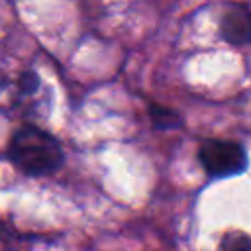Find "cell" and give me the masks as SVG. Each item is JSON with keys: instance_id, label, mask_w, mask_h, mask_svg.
<instances>
[{"instance_id": "6da1fadb", "label": "cell", "mask_w": 251, "mask_h": 251, "mask_svg": "<svg viewBox=\"0 0 251 251\" xmlns=\"http://www.w3.org/2000/svg\"><path fill=\"white\" fill-rule=\"evenodd\" d=\"M8 159L27 176H43L63 165L59 141L37 126L20 127L8 143Z\"/></svg>"}, {"instance_id": "7a4b0ae2", "label": "cell", "mask_w": 251, "mask_h": 251, "mask_svg": "<svg viewBox=\"0 0 251 251\" xmlns=\"http://www.w3.org/2000/svg\"><path fill=\"white\" fill-rule=\"evenodd\" d=\"M198 161L212 178L235 176L247 169L245 147L229 139H206L198 147Z\"/></svg>"}, {"instance_id": "3957f363", "label": "cell", "mask_w": 251, "mask_h": 251, "mask_svg": "<svg viewBox=\"0 0 251 251\" xmlns=\"http://www.w3.org/2000/svg\"><path fill=\"white\" fill-rule=\"evenodd\" d=\"M220 33L229 45L251 43V10L241 2H229L220 20Z\"/></svg>"}, {"instance_id": "277c9868", "label": "cell", "mask_w": 251, "mask_h": 251, "mask_svg": "<svg viewBox=\"0 0 251 251\" xmlns=\"http://www.w3.org/2000/svg\"><path fill=\"white\" fill-rule=\"evenodd\" d=\"M149 116H151V122L155 127L159 129H175L180 126V116L171 110V108H165V106H159V104H151L149 106Z\"/></svg>"}, {"instance_id": "5b68a950", "label": "cell", "mask_w": 251, "mask_h": 251, "mask_svg": "<svg viewBox=\"0 0 251 251\" xmlns=\"http://www.w3.org/2000/svg\"><path fill=\"white\" fill-rule=\"evenodd\" d=\"M222 251H251V237L239 231L226 233L222 239Z\"/></svg>"}, {"instance_id": "8992f818", "label": "cell", "mask_w": 251, "mask_h": 251, "mask_svg": "<svg viewBox=\"0 0 251 251\" xmlns=\"http://www.w3.org/2000/svg\"><path fill=\"white\" fill-rule=\"evenodd\" d=\"M20 88H22V94H25V96L33 94L39 88V76L33 71H25L20 76Z\"/></svg>"}]
</instances>
